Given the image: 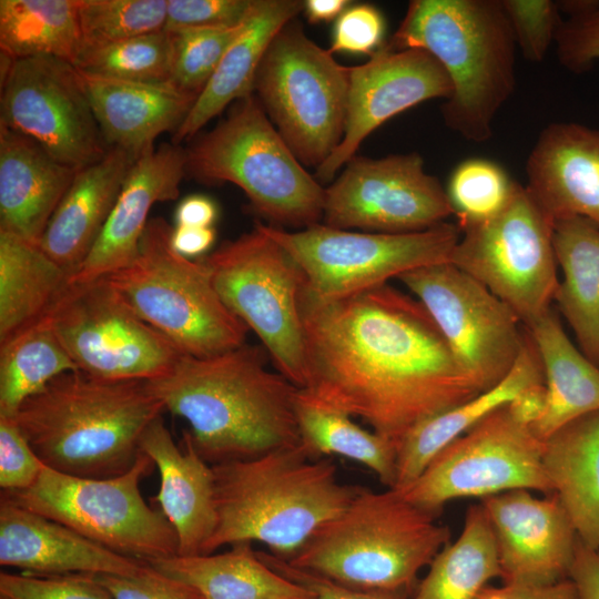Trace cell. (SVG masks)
Segmentation results:
<instances>
[{
	"label": "cell",
	"mask_w": 599,
	"mask_h": 599,
	"mask_svg": "<svg viewBox=\"0 0 599 599\" xmlns=\"http://www.w3.org/2000/svg\"><path fill=\"white\" fill-rule=\"evenodd\" d=\"M304 390L398 446L420 422L483 390L426 307L388 283L333 301L300 294Z\"/></svg>",
	"instance_id": "cell-1"
},
{
	"label": "cell",
	"mask_w": 599,
	"mask_h": 599,
	"mask_svg": "<svg viewBox=\"0 0 599 599\" xmlns=\"http://www.w3.org/2000/svg\"><path fill=\"white\" fill-rule=\"evenodd\" d=\"M267 352L243 345L210 356L182 355L165 374L145 380L210 465L254 458L301 443L298 387L266 367Z\"/></svg>",
	"instance_id": "cell-2"
},
{
	"label": "cell",
	"mask_w": 599,
	"mask_h": 599,
	"mask_svg": "<svg viewBox=\"0 0 599 599\" xmlns=\"http://www.w3.org/2000/svg\"><path fill=\"white\" fill-rule=\"evenodd\" d=\"M212 468L217 522L203 555L256 541L287 560L359 489L341 483L336 464L302 443Z\"/></svg>",
	"instance_id": "cell-3"
},
{
	"label": "cell",
	"mask_w": 599,
	"mask_h": 599,
	"mask_svg": "<svg viewBox=\"0 0 599 599\" xmlns=\"http://www.w3.org/2000/svg\"><path fill=\"white\" fill-rule=\"evenodd\" d=\"M164 410L145 380L75 370L51 380L11 418L49 468L110 478L133 466L143 433Z\"/></svg>",
	"instance_id": "cell-4"
},
{
	"label": "cell",
	"mask_w": 599,
	"mask_h": 599,
	"mask_svg": "<svg viewBox=\"0 0 599 599\" xmlns=\"http://www.w3.org/2000/svg\"><path fill=\"white\" fill-rule=\"evenodd\" d=\"M387 45L429 52L451 82L445 124L470 142L491 138L516 87L517 43L501 0H413Z\"/></svg>",
	"instance_id": "cell-5"
},
{
	"label": "cell",
	"mask_w": 599,
	"mask_h": 599,
	"mask_svg": "<svg viewBox=\"0 0 599 599\" xmlns=\"http://www.w3.org/2000/svg\"><path fill=\"white\" fill-rule=\"evenodd\" d=\"M394 488L359 487L351 502L286 561L338 583L413 595L450 530Z\"/></svg>",
	"instance_id": "cell-6"
},
{
	"label": "cell",
	"mask_w": 599,
	"mask_h": 599,
	"mask_svg": "<svg viewBox=\"0 0 599 599\" xmlns=\"http://www.w3.org/2000/svg\"><path fill=\"white\" fill-rule=\"evenodd\" d=\"M185 153L186 173L204 183L237 185L270 225L304 230L323 220L325 189L306 172L253 94Z\"/></svg>",
	"instance_id": "cell-7"
},
{
	"label": "cell",
	"mask_w": 599,
	"mask_h": 599,
	"mask_svg": "<svg viewBox=\"0 0 599 599\" xmlns=\"http://www.w3.org/2000/svg\"><path fill=\"white\" fill-rule=\"evenodd\" d=\"M172 229L151 217L135 258L104 277L184 355L210 357L243 345L248 327L223 303L201 260L173 248Z\"/></svg>",
	"instance_id": "cell-8"
},
{
	"label": "cell",
	"mask_w": 599,
	"mask_h": 599,
	"mask_svg": "<svg viewBox=\"0 0 599 599\" xmlns=\"http://www.w3.org/2000/svg\"><path fill=\"white\" fill-rule=\"evenodd\" d=\"M154 466L142 451L129 470L110 478L72 476L44 465L31 487L1 491V496L114 552L149 562L176 556L179 550L173 527L140 490Z\"/></svg>",
	"instance_id": "cell-9"
},
{
	"label": "cell",
	"mask_w": 599,
	"mask_h": 599,
	"mask_svg": "<svg viewBox=\"0 0 599 599\" xmlns=\"http://www.w3.org/2000/svg\"><path fill=\"white\" fill-rule=\"evenodd\" d=\"M332 54L288 22L270 43L254 81L256 98L283 140L304 166L315 169L345 131L349 68Z\"/></svg>",
	"instance_id": "cell-10"
},
{
	"label": "cell",
	"mask_w": 599,
	"mask_h": 599,
	"mask_svg": "<svg viewBox=\"0 0 599 599\" xmlns=\"http://www.w3.org/2000/svg\"><path fill=\"white\" fill-rule=\"evenodd\" d=\"M226 307L255 332L277 372L306 383L300 311L304 277L291 255L256 223L199 257Z\"/></svg>",
	"instance_id": "cell-11"
},
{
	"label": "cell",
	"mask_w": 599,
	"mask_h": 599,
	"mask_svg": "<svg viewBox=\"0 0 599 599\" xmlns=\"http://www.w3.org/2000/svg\"><path fill=\"white\" fill-rule=\"evenodd\" d=\"M260 224L291 255L305 290L319 301L351 296L406 272L450 262L461 234L457 224L448 222L403 234L355 232L321 223L298 231Z\"/></svg>",
	"instance_id": "cell-12"
},
{
	"label": "cell",
	"mask_w": 599,
	"mask_h": 599,
	"mask_svg": "<svg viewBox=\"0 0 599 599\" xmlns=\"http://www.w3.org/2000/svg\"><path fill=\"white\" fill-rule=\"evenodd\" d=\"M555 222L516 181L494 217L460 230L450 263L507 304L524 327L551 309L558 287Z\"/></svg>",
	"instance_id": "cell-13"
},
{
	"label": "cell",
	"mask_w": 599,
	"mask_h": 599,
	"mask_svg": "<svg viewBox=\"0 0 599 599\" xmlns=\"http://www.w3.org/2000/svg\"><path fill=\"white\" fill-rule=\"evenodd\" d=\"M544 440L518 423L507 404L444 447L409 485L399 490L414 505L438 515L454 499L528 489L551 495Z\"/></svg>",
	"instance_id": "cell-14"
},
{
	"label": "cell",
	"mask_w": 599,
	"mask_h": 599,
	"mask_svg": "<svg viewBox=\"0 0 599 599\" xmlns=\"http://www.w3.org/2000/svg\"><path fill=\"white\" fill-rule=\"evenodd\" d=\"M47 316L79 370L99 378L150 380L184 355L106 277L68 283Z\"/></svg>",
	"instance_id": "cell-15"
},
{
	"label": "cell",
	"mask_w": 599,
	"mask_h": 599,
	"mask_svg": "<svg viewBox=\"0 0 599 599\" xmlns=\"http://www.w3.org/2000/svg\"><path fill=\"white\" fill-rule=\"evenodd\" d=\"M2 60L0 126L77 171L104 156L109 146L73 63L47 55Z\"/></svg>",
	"instance_id": "cell-16"
},
{
	"label": "cell",
	"mask_w": 599,
	"mask_h": 599,
	"mask_svg": "<svg viewBox=\"0 0 599 599\" xmlns=\"http://www.w3.org/2000/svg\"><path fill=\"white\" fill-rule=\"evenodd\" d=\"M398 278L426 307L458 363L483 392L511 372L526 329L485 285L450 262L419 267Z\"/></svg>",
	"instance_id": "cell-17"
},
{
	"label": "cell",
	"mask_w": 599,
	"mask_h": 599,
	"mask_svg": "<svg viewBox=\"0 0 599 599\" xmlns=\"http://www.w3.org/2000/svg\"><path fill=\"white\" fill-rule=\"evenodd\" d=\"M454 215L446 190L416 153L354 156L325 189V225L363 232H422Z\"/></svg>",
	"instance_id": "cell-18"
},
{
	"label": "cell",
	"mask_w": 599,
	"mask_h": 599,
	"mask_svg": "<svg viewBox=\"0 0 599 599\" xmlns=\"http://www.w3.org/2000/svg\"><path fill=\"white\" fill-rule=\"evenodd\" d=\"M451 91L443 65L422 49L395 50L386 44L366 63L349 68L344 136L316 169L318 181H331L384 122L427 100H447Z\"/></svg>",
	"instance_id": "cell-19"
},
{
	"label": "cell",
	"mask_w": 599,
	"mask_h": 599,
	"mask_svg": "<svg viewBox=\"0 0 599 599\" xmlns=\"http://www.w3.org/2000/svg\"><path fill=\"white\" fill-rule=\"evenodd\" d=\"M491 525L502 583L550 585L569 576L578 536L555 495L512 489L480 499Z\"/></svg>",
	"instance_id": "cell-20"
},
{
	"label": "cell",
	"mask_w": 599,
	"mask_h": 599,
	"mask_svg": "<svg viewBox=\"0 0 599 599\" xmlns=\"http://www.w3.org/2000/svg\"><path fill=\"white\" fill-rule=\"evenodd\" d=\"M185 173L186 153L177 144L152 145L138 154L98 241L68 283L94 281L129 265L138 254L152 206L176 200Z\"/></svg>",
	"instance_id": "cell-21"
},
{
	"label": "cell",
	"mask_w": 599,
	"mask_h": 599,
	"mask_svg": "<svg viewBox=\"0 0 599 599\" xmlns=\"http://www.w3.org/2000/svg\"><path fill=\"white\" fill-rule=\"evenodd\" d=\"M0 564L38 576L135 577L146 562L114 552L73 529L0 497Z\"/></svg>",
	"instance_id": "cell-22"
},
{
	"label": "cell",
	"mask_w": 599,
	"mask_h": 599,
	"mask_svg": "<svg viewBox=\"0 0 599 599\" xmlns=\"http://www.w3.org/2000/svg\"><path fill=\"white\" fill-rule=\"evenodd\" d=\"M526 187L554 221L599 227V130L576 122L544 128L526 162Z\"/></svg>",
	"instance_id": "cell-23"
},
{
	"label": "cell",
	"mask_w": 599,
	"mask_h": 599,
	"mask_svg": "<svg viewBox=\"0 0 599 599\" xmlns=\"http://www.w3.org/2000/svg\"><path fill=\"white\" fill-rule=\"evenodd\" d=\"M160 474V488L152 498L173 527L179 556L203 555L217 522L214 473L194 448L187 434L179 447L162 416L153 420L140 440Z\"/></svg>",
	"instance_id": "cell-24"
},
{
	"label": "cell",
	"mask_w": 599,
	"mask_h": 599,
	"mask_svg": "<svg viewBox=\"0 0 599 599\" xmlns=\"http://www.w3.org/2000/svg\"><path fill=\"white\" fill-rule=\"evenodd\" d=\"M80 73L106 145L134 156L154 145L162 133L175 132L196 101L170 83Z\"/></svg>",
	"instance_id": "cell-25"
},
{
	"label": "cell",
	"mask_w": 599,
	"mask_h": 599,
	"mask_svg": "<svg viewBox=\"0 0 599 599\" xmlns=\"http://www.w3.org/2000/svg\"><path fill=\"white\" fill-rule=\"evenodd\" d=\"M77 172L33 140L0 126V231L39 244Z\"/></svg>",
	"instance_id": "cell-26"
},
{
	"label": "cell",
	"mask_w": 599,
	"mask_h": 599,
	"mask_svg": "<svg viewBox=\"0 0 599 599\" xmlns=\"http://www.w3.org/2000/svg\"><path fill=\"white\" fill-rule=\"evenodd\" d=\"M135 156L109 148L79 170L53 212L39 246L71 275L98 241Z\"/></svg>",
	"instance_id": "cell-27"
},
{
	"label": "cell",
	"mask_w": 599,
	"mask_h": 599,
	"mask_svg": "<svg viewBox=\"0 0 599 599\" xmlns=\"http://www.w3.org/2000/svg\"><path fill=\"white\" fill-rule=\"evenodd\" d=\"M303 8V2L297 0L255 1L245 28L173 133V144L193 138L234 100L241 101L253 94L256 72L270 43Z\"/></svg>",
	"instance_id": "cell-28"
},
{
	"label": "cell",
	"mask_w": 599,
	"mask_h": 599,
	"mask_svg": "<svg viewBox=\"0 0 599 599\" xmlns=\"http://www.w3.org/2000/svg\"><path fill=\"white\" fill-rule=\"evenodd\" d=\"M537 383H545L542 364L526 331L521 354L511 372L499 384L420 422L404 436L398 446L394 489H402L413 483L444 447L488 414L508 404L524 388Z\"/></svg>",
	"instance_id": "cell-29"
},
{
	"label": "cell",
	"mask_w": 599,
	"mask_h": 599,
	"mask_svg": "<svg viewBox=\"0 0 599 599\" xmlns=\"http://www.w3.org/2000/svg\"><path fill=\"white\" fill-rule=\"evenodd\" d=\"M542 463L579 540L599 550V412L544 440Z\"/></svg>",
	"instance_id": "cell-30"
},
{
	"label": "cell",
	"mask_w": 599,
	"mask_h": 599,
	"mask_svg": "<svg viewBox=\"0 0 599 599\" xmlns=\"http://www.w3.org/2000/svg\"><path fill=\"white\" fill-rule=\"evenodd\" d=\"M538 351L547 388V407L531 427L546 440L567 424L599 412V366L577 348L551 308L525 327Z\"/></svg>",
	"instance_id": "cell-31"
},
{
	"label": "cell",
	"mask_w": 599,
	"mask_h": 599,
	"mask_svg": "<svg viewBox=\"0 0 599 599\" xmlns=\"http://www.w3.org/2000/svg\"><path fill=\"white\" fill-rule=\"evenodd\" d=\"M146 564L193 587L203 599H313L308 589L267 566L252 542L234 544L221 554L176 555Z\"/></svg>",
	"instance_id": "cell-32"
},
{
	"label": "cell",
	"mask_w": 599,
	"mask_h": 599,
	"mask_svg": "<svg viewBox=\"0 0 599 599\" xmlns=\"http://www.w3.org/2000/svg\"><path fill=\"white\" fill-rule=\"evenodd\" d=\"M555 256L562 278L554 301L580 351L599 366V227L582 217L556 221Z\"/></svg>",
	"instance_id": "cell-33"
},
{
	"label": "cell",
	"mask_w": 599,
	"mask_h": 599,
	"mask_svg": "<svg viewBox=\"0 0 599 599\" xmlns=\"http://www.w3.org/2000/svg\"><path fill=\"white\" fill-rule=\"evenodd\" d=\"M69 276L38 244L0 231V343L47 314Z\"/></svg>",
	"instance_id": "cell-34"
},
{
	"label": "cell",
	"mask_w": 599,
	"mask_h": 599,
	"mask_svg": "<svg viewBox=\"0 0 599 599\" xmlns=\"http://www.w3.org/2000/svg\"><path fill=\"white\" fill-rule=\"evenodd\" d=\"M428 567L413 599H475L491 579L500 578L495 535L481 504L467 509L459 537Z\"/></svg>",
	"instance_id": "cell-35"
},
{
	"label": "cell",
	"mask_w": 599,
	"mask_h": 599,
	"mask_svg": "<svg viewBox=\"0 0 599 599\" xmlns=\"http://www.w3.org/2000/svg\"><path fill=\"white\" fill-rule=\"evenodd\" d=\"M295 414L301 443L313 457L329 454L346 457L370 469L386 488L395 487L398 453L395 441L362 428L352 416L302 388L296 394Z\"/></svg>",
	"instance_id": "cell-36"
},
{
	"label": "cell",
	"mask_w": 599,
	"mask_h": 599,
	"mask_svg": "<svg viewBox=\"0 0 599 599\" xmlns=\"http://www.w3.org/2000/svg\"><path fill=\"white\" fill-rule=\"evenodd\" d=\"M3 59L54 57L74 64L81 49L78 0H0Z\"/></svg>",
	"instance_id": "cell-37"
},
{
	"label": "cell",
	"mask_w": 599,
	"mask_h": 599,
	"mask_svg": "<svg viewBox=\"0 0 599 599\" xmlns=\"http://www.w3.org/2000/svg\"><path fill=\"white\" fill-rule=\"evenodd\" d=\"M75 370L44 314L0 343V416L13 417L24 400L58 376Z\"/></svg>",
	"instance_id": "cell-38"
},
{
	"label": "cell",
	"mask_w": 599,
	"mask_h": 599,
	"mask_svg": "<svg viewBox=\"0 0 599 599\" xmlns=\"http://www.w3.org/2000/svg\"><path fill=\"white\" fill-rule=\"evenodd\" d=\"M74 65L87 73L148 83H169L172 44L165 30L80 52Z\"/></svg>",
	"instance_id": "cell-39"
},
{
	"label": "cell",
	"mask_w": 599,
	"mask_h": 599,
	"mask_svg": "<svg viewBox=\"0 0 599 599\" xmlns=\"http://www.w3.org/2000/svg\"><path fill=\"white\" fill-rule=\"evenodd\" d=\"M166 8L167 0H78L80 52L164 30Z\"/></svg>",
	"instance_id": "cell-40"
},
{
	"label": "cell",
	"mask_w": 599,
	"mask_h": 599,
	"mask_svg": "<svg viewBox=\"0 0 599 599\" xmlns=\"http://www.w3.org/2000/svg\"><path fill=\"white\" fill-rule=\"evenodd\" d=\"M515 184L516 181L490 160L473 158L459 163L446 190L459 230L497 215L508 203Z\"/></svg>",
	"instance_id": "cell-41"
},
{
	"label": "cell",
	"mask_w": 599,
	"mask_h": 599,
	"mask_svg": "<svg viewBox=\"0 0 599 599\" xmlns=\"http://www.w3.org/2000/svg\"><path fill=\"white\" fill-rule=\"evenodd\" d=\"M246 22L233 27L166 31L172 44L169 83L197 99Z\"/></svg>",
	"instance_id": "cell-42"
},
{
	"label": "cell",
	"mask_w": 599,
	"mask_h": 599,
	"mask_svg": "<svg viewBox=\"0 0 599 599\" xmlns=\"http://www.w3.org/2000/svg\"><path fill=\"white\" fill-rule=\"evenodd\" d=\"M557 3L568 14L561 18L555 37L558 61L567 70L582 73L599 60V1Z\"/></svg>",
	"instance_id": "cell-43"
},
{
	"label": "cell",
	"mask_w": 599,
	"mask_h": 599,
	"mask_svg": "<svg viewBox=\"0 0 599 599\" xmlns=\"http://www.w3.org/2000/svg\"><path fill=\"white\" fill-rule=\"evenodd\" d=\"M517 48L529 62H541L561 20L557 2L551 0H501Z\"/></svg>",
	"instance_id": "cell-44"
},
{
	"label": "cell",
	"mask_w": 599,
	"mask_h": 599,
	"mask_svg": "<svg viewBox=\"0 0 599 599\" xmlns=\"http://www.w3.org/2000/svg\"><path fill=\"white\" fill-rule=\"evenodd\" d=\"M0 595L11 599H113L91 575L0 573Z\"/></svg>",
	"instance_id": "cell-45"
},
{
	"label": "cell",
	"mask_w": 599,
	"mask_h": 599,
	"mask_svg": "<svg viewBox=\"0 0 599 599\" xmlns=\"http://www.w3.org/2000/svg\"><path fill=\"white\" fill-rule=\"evenodd\" d=\"M256 0H167L164 30L233 27L251 16Z\"/></svg>",
	"instance_id": "cell-46"
},
{
	"label": "cell",
	"mask_w": 599,
	"mask_h": 599,
	"mask_svg": "<svg viewBox=\"0 0 599 599\" xmlns=\"http://www.w3.org/2000/svg\"><path fill=\"white\" fill-rule=\"evenodd\" d=\"M44 464L11 417L0 416V487L18 491L31 487Z\"/></svg>",
	"instance_id": "cell-47"
},
{
	"label": "cell",
	"mask_w": 599,
	"mask_h": 599,
	"mask_svg": "<svg viewBox=\"0 0 599 599\" xmlns=\"http://www.w3.org/2000/svg\"><path fill=\"white\" fill-rule=\"evenodd\" d=\"M385 19L368 3L349 6L334 26L331 53H362L373 55L383 45Z\"/></svg>",
	"instance_id": "cell-48"
},
{
	"label": "cell",
	"mask_w": 599,
	"mask_h": 599,
	"mask_svg": "<svg viewBox=\"0 0 599 599\" xmlns=\"http://www.w3.org/2000/svg\"><path fill=\"white\" fill-rule=\"evenodd\" d=\"M113 599H203L193 587L152 567L140 576L91 575Z\"/></svg>",
	"instance_id": "cell-49"
},
{
	"label": "cell",
	"mask_w": 599,
	"mask_h": 599,
	"mask_svg": "<svg viewBox=\"0 0 599 599\" xmlns=\"http://www.w3.org/2000/svg\"><path fill=\"white\" fill-rule=\"evenodd\" d=\"M260 558L282 576L303 586L313 593V599H413L399 591L370 590L348 587L306 569L297 568L285 559L257 550Z\"/></svg>",
	"instance_id": "cell-50"
},
{
	"label": "cell",
	"mask_w": 599,
	"mask_h": 599,
	"mask_svg": "<svg viewBox=\"0 0 599 599\" xmlns=\"http://www.w3.org/2000/svg\"><path fill=\"white\" fill-rule=\"evenodd\" d=\"M568 579L573 586V599H599V550L579 538Z\"/></svg>",
	"instance_id": "cell-51"
},
{
	"label": "cell",
	"mask_w": 599,
	"mask_h": 599,
	"mask_svg": "<svg viewBox=\"0 0 599 599\" xmlns=\"http://www.w3.org/2000/svg\"><path fill=\"white\" fill-rule=\"evenodd\" d=\"M475 599H573V586L568 578L550 585H487Z\"/></svg>",
	"instance_id": "cell-52"
},
{
	"label": "cell",
	"mask_w": 599,
	"mask_h": 599,
	"mask_svg": "<svg viewBox=\"0 0 599 599\" xmlns=\"http://www.w3.org/2000/svg\"><path fill=\"white\" fill-rule=\"evenodd\" d=\"M547 388L545 383H537L524 388L508 404L510 415L520 424L532 427L545 414Z\"/></svg>",
	"instance_id": "cell-53"
},
{
	"label": "cell",
	"mask_w": 599,
	"mask_h": 599,
	"mask_svg": "<svg viewBox=\"0 0 599 599\" xmlns=\"http://www.w3.org/2000/svg\"><path fill=\"white\" fill-rule=\"evenodd\" d=\"M174 219L176 226L213 227L217 206L205 195H189L177 204Z\"/></svg>",
	"instance_id": "cell-54"
},
{
	"label": "cell",
	"mask_w": 599,
	"mask_h": 599,
	"mask_svg": "<svg viewBox=\"0 0 599 599\" xmlns=\"http://www.w3.org/2000/svg\"><path fill=\"white\" fill-rule=\"evenodd\" d=\"M213 227L174 226L171 233L173 248L185 257L203 256L215 241Z\"/></svg>",
	"instance_id": "cell-55"
},
{
	"label": "cell",
	"mask_w": 599,
	"mask_h": 599,
	"mask_svg": "<svg viewBox=\"0 0 599 599\" xmlns=\"http://www.w3.org/2000/svg\"><path fill=\"white\" fill-rule=\"evenodd\" d=\"M349 6L348 0H307L303 10L312 23H318L337 19Z\"/></svg>",
	"instance_id": "cell-56"
},
{
	"label": "cell",
	"mask_w": 599,
	"mask_h": 599,
	"mask_svg": "<svg viewBox=\"0 0 599 599\" xmlns=\"http://www.w3.org/2000/svg\"><path fill=\"white\" fill-rule=\"evenodd\" d=\"M0 599H11V598H9L7 596H3V595H0Z\"/></svg>",
	"instance_id": "cell-57"
}]
</instances>
